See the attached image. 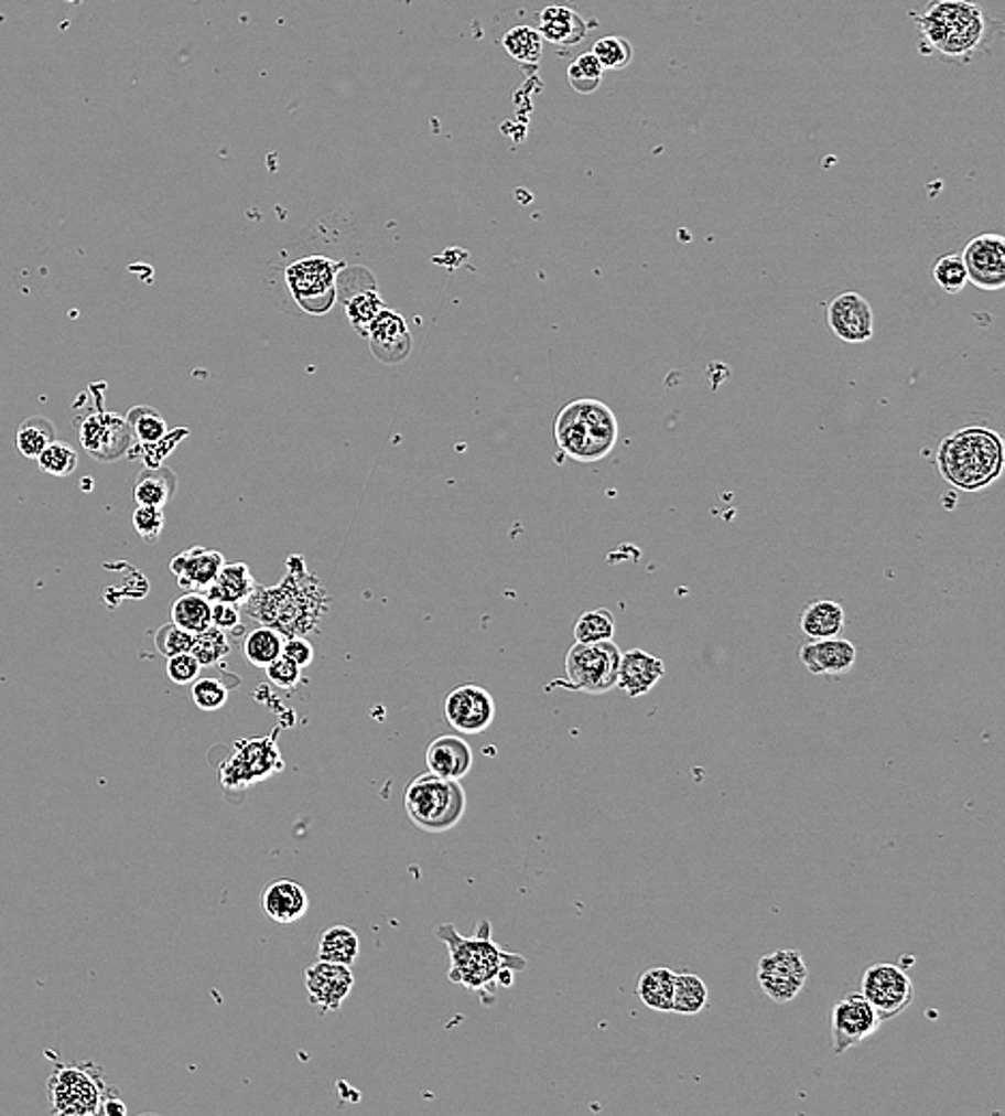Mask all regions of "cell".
I'll use <instances>...</instances> for the list:
<instances>
[{"label":"cell","instance_id":"cell-1","mask_svg":"<svg viewBox=\"0 0 1005 1116\" xmlns=\"http://www.w3.org/2000/svg\"><path fill=\"white\" fill-rule=\"evenodd\" d=\"M914 20L922 37V54L959 65L988 54L993 41L1002 35V24L973 0H932L925 11L914 13Z\"/></svg>","mask_w":1005,"mask_h":1116},{"label":"cell","instance_id":"cell-2","mask_svg":"<svg viewBox=\"0 0 1005 1116\" xmlns=\"http://www.w3.org/2000/svg\"><path fill=\"white\" fill-rule=\"evenodd\" d=\"M435 938L449 949L451 984L478 995L483 1005H494L500 988H510L515 975L526 970V957L506 952L491 938V923L478 921L474 936H462L453 923H442Z\"/></svg>","mask_w":1005,"mask_h":1116},{"label":"cell","instance_id":"cell-3","mask_svg":"<svg viewBox=\"0 0 1005 1116\" xmlns=\"http://www.w3.org/2000/svg\"><path fill=\"white\" fill-rule=\"evenodd\" d=\"M247 614L256 623L277 630L283 639L305 636L317 630L320 621L328 610V598L320 587L317 578L310 576L305 567H290V573L281 584L272 589H256L247 599Z\"/></svg>","mask_w":1005,"mask_h":1116},{"label":"cell","instance_id":"cell-4","mask_svg":"<svg viewBox=\"0 0 1005 1116\" xmlns=\"http://www.w3.org/2000/svg\"><path fill=\"white\" fill-rule=\"evenodd\" d=\"M1004 439L988 428H963L939 442L937 471L961 492H982L1004 475Z\"/></svg>","mask_w":1005,"mask_h":1116},{"label":"cell","instance_id":"cell-5","mask_svg":"<svg viewBox=\"0 0 1005 1116\" xmlns=\"http://www.w3.org/2000/svg\"><path fill=\"white\" fill-rule=\"evenodd\" d=\"M618 437V417L601 399L581 398L566 404L553 423L558 449L580 464L605 460L614 451Z\"/></svg>","mask_w":1005,"mask_h":1116},{"label":"cell","instance_id":"cell-6","mask_svg":"<svg viewBox=\"0 0 1005 1116\" xmlns=\"http://www.w3.org/2000/svg\"><path fill=\"white\" fill-rule=\"evenodd\" d=\"M406 814L426 834H446L464 820L467 795L460 780L423 773L406 788Z\"/></svg>","mask_w":1005,"mask_h":1116},{"label":"cell","instance_id":"cell-7","mask_svg":"<svg viewBox=\"0 0 1005 1116\" xmlns=\"http://www.w3.org/2000/svg\"><path fill=\"white\" fill-rule=\"evenodd\" d=\"M106 1091L101 1070L93 1063H61L47 1080L54 1115H99Z\"/></svg>","mask_w":1005,"mask_h":1116},{"label":"cell","instance_id":"cell-8","mask_svg":"<svg viewBox=\"0 0 1005 1116\" xmlns=\"http://www.w3.org/2000/svg\"><path fill=\"white\" fill-rule=\"evenodd\" d=\"M277 737L279 730H272L267 737H249L234 743L230 756L219 766L224 791H247L283 771L285 764Z\"/></svg>","mask_w":1005,"mask_h":1116},{"label":"cell","instance_id":"cell-9","mask_svg":"<svg viewBox=\"0 0 1005 1116\" xmlns=\"http://www.w3.org/2000/svg\"><path fill=\"white\" fill-rule=\"evenodd\" d=\"M619 657L622 651L614 640L575 642L566 653V680H555V685L590 696L607 694L618 685Z\"/></svg>","mask_w":1005,"mask_h":1116},{"label":"cell","instance_id":"cell-10","mask_svg":"<svg viewBox=\"0 0 1005 1116\" xmlns=\"http://www.w3.org/2000/svg\"><path fill=\"white\" fill-rule=\"evenodd\" d=\"M344 262H335L326 256H307L292 262L285 271L288 288L307 314H326L337 299V278Z\"/></svg>","mask_w":1005,"mask_h":1116},{"label":"cell","instance_id":"cell-11","mask_svg":"<svg viewBox=\"0 0 1005 1116\" xmlns=\"http://www.w3.org/2000/svg\"><path fill=\"white\" fill-rule=\"evenodd\" d=\"M862 997L871 1002L882 1022L900 1016L914 1002V984L909 975L889 962H875L864 970Z\"/></svg>","mask_w":1005,"mask_h":1116},{"label":"cell","instance_id":"cell-12","mask_svg":"<svg viewBox=\"0 0 1005 1116\" xmlns=\"http://www.w3.org/2000/svg\"><path fill=\"white\" fill-rule=\"evenodd\" d=\"M757 979L766 997L772 998L778 1005H785L804 990L809 968L804 957L796 949H780L759 959Z\"/></svg>","mask_w":1005,"mask_h":1116},{"label":"cell","instance_id":"cell-13","mask_svg":"<svg viewBox=\"0 0 1005 1116\" xmlns=\"http://www.w3.org/2000/svg\"><path fill=\"white\" fill-rule=\"evenodd\" d=\"M444 716L451 728L467 737H474L485 732L494 723L496 700L485 687L476 683H464L446 696Z\"/></svg>","mask_w":1005,"mask_h":1116},{"label":"cell","instance_id":"cell-14","mask_svg":"<svg viewBox=\"0 0 1005 1116\" xmlns=\"http://www.w3.org/2000/svg\"><path fill=\"white\" fill-rule=\"evenodd\" d=\"M965 262L966 279L984 292H999L1005 288V237L984 233L969 240L961 254Z\"/></svg>","mask_w":1005,"mask_h":1116},{"label":"cell","instance_id":"cell-15","mask_svg":"<svg viewBox=\"0 0 1005 1116\" xmlns=\"http://www.w3.org/2000/svg\"><path fill=\"white\" fill-rule=\"evenodd\" d=\"M133 432L125 417H118L115 412H95L84 419L79 428V442L82 447L101 462H112L122 458L131 444H133Z\"/></svg>","mask_w":1005,"mask_h":1116},{"label":"cell","instance_id":"cell-16","mask_svg":"<svg viewBox=\"0 0 1005 1116\" xmlns=\"http://www.w3.org/2000/svg\"><path fill=\"white\" fill-rule=\"evenodd\" d=\"M882 1020L862 995H847L832 1007V1048L845 1054L850 1048L877 1033Z\"/></svg>","mask_w":1005,"mask_h":1116},{"label":"cell","instance_id":"cell-17","mask_svg":"<svg viewBox=\"0 0 1005 1116\" xmlns=\"http://www.w3.org/2000/svg\"><path fill=\"white\" fill-rule=\"evenodd\" d=\"M828 326L845 344H866L875 335V314L860 292L845 290L828 305Z\"/></svg>","mask_w":1005,"mask_h":1116},{"label":"cell","instance_id":"cell-18","mask_svg":"<svg viewBox=\"0 0 1005 1116\" xmlns=\"http://www.w3.org/2000/svg\"><path fill=\"white\" fill-rule=\"evenodd\" d=\"M305 986L313 1007H317L322 1013H335L352 995V966L317 959L305 968Z\"/></svg>","mask_w":1005,"mask_h":1116},{"label":"cell","instance_id":"cell-19","mask_svg":"<svg viewBox=\"0 0 1005 1116\" xmlns=\"http://www.w3.org/2000/svg\"><path fill=\"white\" fill-rule=\"evenodd\" d=\"M365 337L371 355L385 365H399L412 353V335L408 322L388 308L369 324Z\"/></svg>","mask_w":1005,"mask_h":1116},{"label":"cell","instance_id":"cell-20","mask_svg":"<svg viewBox=\"0 0 1005 1116\" xmlns=\"http://www.w3.org/2000/svg\"><path fill=\"white\" fill-rule=\"evenodd\" d=\"M857 659L855 644L845 639L811 640L800 648V662L814 677H841Z\"/></svg>","mask_w":1005,"mask_h":1116},{"label":"cell","instance_id":"cell-21","mask_svg":"<svg viewBox=\"0 0 1005 1116\" xmlns=\"http://www.w3.org/2000/svg\"><path fill=\"white\" fill-rule=\"evenodd\" d=\"M224 565L226 557L221 552L195 546L172 558L170 569L185 593H204Z\"/></svg>","mask_w":1005,"mask_h":1116},{"label":"cell","instance_id":"cell-22","mask_svg":"<svg viewBox=\"0 0 1005 1116\" xmlns=\"http://www.w3.org/2000/svg\"><path fill=\"white\" fill-rule=\"evenodd\" d=\"M664 677V664L644 648H630L619 657L618 685L628 698H641Z\"/></svg>","mask_w":1005,"mask_h":1116},{"label":"cell","instance_id":"cell-23","mask_svg":"<svg viewBox=\"0 0 1005 1116\" xmlns=\"http://www.w3.org/2000/svg\"><path fill=\"white\" fill-rule=\"evenodd\" d=\"M260 904L267 918L272 919L274 923L290 925L310 913L311 900L303 884L281 878L262 891Z\"/></svg>","mask_w":1005,"mask_h":1116},{"label":"cell","instance_id":"cell-24","mask_svg":"<svg viewBox=\"0 0 1005 1116\" xmlns=\"http://www.w3.org/2000/svg\"><path fill=\"white\" fill-rule=\"evenodd\" d=\"M426 769L446 780H464L472 771L474 754L469 743L460 734H442L426 748Z\"/></svg>","mask_w":1005,"mask_h":1116},{"label":"cell","instance_id":"cell-25","mask_svg":"<svg viewBox=\"0 0 1005 1116\" xmlns=\"http://www.w3.org/2000/svg\"><path fill=\"white\" fill-rule=\"evenodd\" d=\"M587 22L580 13L566 4H551L539 15V33L542 40L560 45V47H573L587 35Z\"/></svg>","mask_w":1005,"mask_h":1116},{"label":"cell","instance_id":"cell-26","mask_svg":"<svg viewBox=\"0 0 1005 1116\" xmlns=\"http://www.w3.org/2000/svg\"><path fill=\"white\" fill-rule=\"evenodd\" d=\"M847 623L845 608L832 599H812L800 614V630L809 640L836 639Z\"/></svg>","mask_w":1005,"mask_h":1116},{"label":"cell","instance_id":"cell-27","mask_svg":"<svg viewBox=\"0 0 1005 1116\" xmlns=\"http://www.w3.org/2000/svg\"><path fill=\"white\" fill-rule=\"evenodd\" d=\"M258 582L247 562H226L217 578L208 584L204 595L210 601H226L234 605H242L253 595Z\"/></svg>","mask_w":1005,"mask_h":1116},{"label":"cell","instance_id":"cell-28","mask_svg":"<svg viewBox=\"0 0 1005 1116\" xmlns=\"http://www.w3.org/2000/svg\"><path fill=\"white\" fill-rule=\"evenodd\" d=\"M176 492V475L168 466L144 469L133 485V496L138 505L165 507Z\"/></svg>","mask_w":1005,"mask_h":1116},{"label":"cell","instance_id":"cell-29","mask_svg":"<svg viewBox=\"0 0 1005 1116\" xmlns=\"http://www.w3.org/2000/svg\"><path fill=\"white\" fill-rule=\"evenodd\" d=\"M673 984H676L673 970L662 968V966L650 968L639 977L637 997L648 1009L667 1013V1011H671V1002H673Z\"/></svg>","mask_w":1005,"mask_h":1116},{"label":"cell","instance_id":"cell-30","mask_svg":"<svg viewBox=\"0 0 1005 1116\" xmlns=\"http://www.w3.org/2000/svg\"><path fill=\"white\" fill-rule=\"evenodd\" d=\"M360 956V938L348 925L328 927L317 947V959L352 966Z\"/></svg>","mask_w":1005,"mask_h":1116},{"label":"cell","instance_id":"cell-31","mask_svg":"<svg viewBox=\"0 0 1005 1116\" xmlns=\"http://www.w3.org/2000/svg\"><path fill=\"white\" fill-rule=\"evenodd\" d=\"M172 623L199 634L213 625V601L204 593H185L172 603Z\"/></svg>","mask_w":1005,"mask_h":1116},{"label":"cell","instance_id":"cell-32","mask_svg":"<svg viewBox=\"0 0 1005 1116\" xmlns=\"http://www.w3.org/2000/svg\"><path fill=\"white\" fill-rule=\"evenodd\" d=\"M283 642L285 639L277 630L260 625L242 640V655L251 666L264 670L277 657H281Z\"/></svg>","mask_w":1005,"mask_h":1116},{"label":"cell","instance_id":"cell-33","mask_svg":"<svg viewBox=\"0 0 1005 1116\" xmlns=\"http://www.w3.org/2000/svg\"><path fill=\"white\" fill-rule=\"evenodd\" d=\"M707 1002H710V992H707V986L703 984L701 977H696L693 973H676L673 1002H671L673 1013L696 1016L707 1007Z\"/></svg>","mask_w":1005,"mask_h":1116},{"label":"cell","instance_id":"cell-34","mask_svg":"<svg viewBox=\"0 0 1005 1116\" xmlns=\"http://www.w3.org/2000/svg\"><path fill=\"white\" fill-rule=\"evenodd\" d=\"M385 308H387L385 299L378 294V290L374 286H369L367 290L363 288L349 297L346 301V316H348L349 324L365 337L369 324Z\"/></svg>","mask_w":1005,"mask_h":1116},{"label":"cell","instance_id":"cell-35","mask_svg":"<svg viewBox=\"0 0 1005 1116\" xmlns=\"http://www.w3.org/2000/svg\"><path fill=\"white\" fill-rule=\"evenodd\" d=\"M573 634H575V642H581V644L614 640L616 619L607 608H596V610L583 612L575 623Z\"/></svg>","mask_w":1005,"mask_h":1116},{"label":"cell","instance_id":"cell-36","mask_svg":"<svg viewBox=\"0 0 1005 1116\" xmlns=\"http://www.w3.org/2000/svg\"><path fill=\"white\" fill-rule=\"evenodd\" d=\"M504 47L515 61L534 65L542 56L541 33L532 26H515L504 35Z\"/></svg>","mask_w":1005,"mask_h":1116},{"label":"cell","instance_id":"cell-37","mask_svg":"<svg viewBox=\"0 0 1005 1116\" xmlns=\"http://www.w3.org/2000/svg\"><path fill=\"white\" fill-rule=\"evenodd\" d=\"M52 440H54V426L43 417H33L20 426V430L15 434V447L24 458L37 460L41 451Z\"/></svg>","mask_w":1005,"mask_h":1116},{"label":"cell","instance_id":"cell-38","mask_svg":"<svg viewBox=\"0 0 1005 1116\" xmlns=\"http://www.w3.org/2000/svg\"><path fill=\"white\" fill-rule=\"evenodd\" d=\"M37 462H40L41 471L52 477H69L78 469V451L69 442L52 440L41 451Z\"/></svg>","mask_w":1005,"mask_h":1116},{"label":"cell","instance_id":"cell-39","mask_svg":"<svg viewBox=\"0 0 1005 1116\" xmlns=\"http://www.w3.org/2000/svg\"><path fill=\"white\" fill-rule=\"evenodd\" d=\"M190 653L194 655L202 668L217 666L219 662H224L230 655V642H228L226 632L210 625L208 630L195 634Z\"/></svg>","mask_w":1005,"mask_h":1116},{"label":"cell","instance_id":"cell-40","mask_svg":"<svg viewBox=\"0 0 1005 1116\" xmlns=\"http://www.w3.org/2000/svg\"><path fill=\"white\" fill-rule=\"evenodd\" d=\"M125 419L133 432V439L142 444H151L168 434L165 419L151 406H136Z\"/></svg>","mask_w":1005,"mask_h":1116},{"label":"cell","instance_id":"cell-41","mask_svg":"<svg viewBox=\"0 0 1005 1116\" xmlns=\"http://www.w3.org/2000/svg\"><path fill=\"white\" fill-rule=\"evenodd\" d=\"M932 281L945 292V294H959L963 292L969 279L961 254H945L941 256L932 267Z\"/></svg>","mask_w":1005,"mask_h":1116},{"label":"cell","instance_id":"cell-42","mask_svg":"<svg viewBox=\"0 0 1005 1116\" xmlns=\"http://www.w3.org/2000/svg\"><path fill=\"white\" fill-rule=\"evenodd\" d=\"M603 74H605V69L601 67V63L596 61V56L592 52L580 54L569 65V82L581 95L596 93L603 82Z\"/></svg>","mask_w":1005,"mask_h":1116},{"label":"cell","instance_id":"cell-43","mask_svg":"<svg viewBox=\"0 0 1005 1116\" xmlns=\"http://www.w3.org/2000/svg\"><path fill=\"white\" fill-rule=\"evenodd\" d=\"M592 54L596 56L601 67L609 69V72H619L633 63V45H630V41L624 40L619 35H609V37L596 41L592 47Z\"/></svg>","mask_w":1005,"mask_h":1116},{"label":"cell","instance_id":"cell-44","mask_svg":"<svg viewBox=\"0 0 1005 1116\" xmlns=\"http://www.w3.org/2000/svg\"><path fill=\"white\" fill-rule=\"evenodd\" d=\"M192 698L199 711L213 713L228 705V687L219 678H195L192 683Z\"/></svg>","mask_w":1005,"mask_h":1116},{"label":"cell","instance_id":"cell-45","mask_svg":"<svg viewBox=\"0 0 1005 1116\" xmlns=\"http://www.w3.org/2000/svg\"><path fill=\"white\" fill-rule=\"evenodd\" d=\"M192 644H194V634H190L187 630H183V627H179L174 623H168V625L159 627V632L155 634L156 651L163 657H174V655H181V653H190Z\"/></svg>","mask_w":1005,"mask_h":1116},{"label":"cell","instance_id":"cell-46","mask_svg":"<svg viewBox=\"0 0 1005 1116\" xmlns=\"http://www.w3.org/2000/svg\"><path fill=\"white\" fill-rule=\"evenodd\" d=\"M163 526H165L163 507L138 505V509L133 512V528L149 544H155L156 539L161 537Z\"/></svg>","mask_w":1005,"mask_h":1116},{"label":"cell","instance_id":"cell-47","mask_svg":"<svg viewBox=\"0 0 1005 1116\" xmlns=\"http://www.w3.org/2000/svg\"><path fill=\"white\" fill-rule=\"evenodd\" d=\"M190 437V430L187 428H179L174 432L168 430V434L163 439L151 442V444H144V462H147V469H155V466H163V460L174 451V447Z\"/></svg>","mask_w":1005,"mask_h":1116},{"label":"cell","instance_id":"cell-48","mask_svg":"<svg viewBox=\"0 0 1005 1116\" xmlns=\"http://www.w3.org/2000/svg\"><path fill=\"white\" fill-rule=\"evenodd\" d=\"M264 670H267V677L272 685L281 687V689H294L303 678V668H299L294 662H290L283 655L277 657Z\"/></svg>","mask_w":1005,"mask_h":1116},{"label":"cell","instance_id":"cell-49","mask_svg":"<svg viewBox=\"0 0 1005 1116\" xmlns=\"http://www.w3.org/2000/svg\"><path fill=\"white\" fill-rule=\"evenodd\" d=\"M168 678L176 685H192L195 678H199L202 666L197 664L192 653H181L174 657H168Z\"/></svg>","mask_w":1005,"mask_h":1116},{"label":"cell","instance_id":"cell-50","mask_svg":"<svg viewBox=\"0 0 1005 1116\" xmlns=\"http://www.w3.org/2000/svg\"><path fill=\"white\" fill-rule=\"evenodd\" d=\"M283 657H288L290 662H294L299 668H307L313 664L315 659V651H313V644L305 636H292V639H285L283 642Z\"/></svg>","mask_w":1005,"mask_h":1116},{"label":"cell","instance_id":"cell-51","mask_svg":"<svg viewBox=\"0 0 1005 1116\" xmlns=\"http://www.w3.org/2000/svg\"><path fill=\"white\" fill-rule=\"evenodd\" d=\"M240 610L234 603L213 601V627L221 632H233L240 625Z\"/></svg>","mask_w":1005,"mask_h":1116},{"label":"cell","instance_id":"cell-52","mask_svg":"<svg viewBox=\"0 0 1005 1116\" xmlns=\"http://www.w3.org/2000/svg\"><path fill=\"white\" fill-rule=\"evenodd\" d=\"M101 1113L104 1115H127V1106L118 1097H108V1091H106V1097L101 1102Z\"/></svg>","mask_w":1005,"mask_h":1116}]
</instances>
